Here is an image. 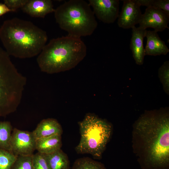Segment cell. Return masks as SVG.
<instances>
[{"instance_id":"ffe728a7","label":"cell","mask_w":169,"mask_h":169,"mask_svg":"<svg viewBox=\"0 0 169 169\" xmlns=\"http://www.w3.org/2000/svg\"><path fill=\"white\" fill-rule=\"evenodd\" d=\"M138 1L141 6L159 9L169 14V0H138Z\"/></svg>"},{"instance_id":"2e32d148","label":"cell","mask_w":169,"mask_h":169,"mask_svg":"<svg viewBox=\"0 0 169 169\" xmlns=\"http://www.w3.org/2000/svg\"><path fill=\"white\" fill-rule=\"evenodd\" d=\"M44 155L49 169H70L68 156L61 149L52 154Z\"/></svg>"},{"instance_id":"44dd1931","label":"cell","mask_w":169,"mask_h":169,"mask_svg":"<svg viewBox=\"0 0 169 169\" xmlns=\"http://www.w3.org/2000/svg\"><path fill=\"white\" fill-rule=\"evenodd\" d=\"M32 155L18 156L11 169H34Z\"/></svg>"},{"instance_id":"7a4b0ae2","label":"cell","mask_w":169,"mask_h":169,"mask_svg":"<svg viewBox=\"0 0 169 169\" xmlns=\"http://www.w3.org/2000/svg\"><path fill=\"white\" fill-rule=\"evenodd\" d=\"M136 129L146 145L144 161L147 169H166L169 164V119L167 115H145L136 123Z\"/></svg>"},{"instance_id":"52a82bcc","label":"cell","mask_w":169,"mask_h":169,"mask_svg":"<svg viewBox=\"0 0 169 169\" xmlns=\"http://www.w3.org/2000/svg\"><path fill=\"white\" fill-rule=\"evenodd\" d=\"M36 139L32 132L13 129L10 141V151L17 156H31L36 150Z\"/></svg>"},{"instance_id":"603a6c76","label":"cell","mask_w":169,"mask_h":169,"mask_svg":"<svg viewBox=\"0 0 169 169\" xmlns=\"http://www.w3.org/2000/svg\"><path fill=\"white\" fill-rule=\"evenodd\" d=\"M169 72V61H166L159 69V73L160 76H162L163 84L166 89L168 87Z\"/></svg>"},{"instance_id":"ac0fdd59","label":"cell","mask_w":169,"mask_h":169,"mask_svg":"<svg viewBox=\"0 0 169 169\" xmlns=\"http://www.w3.org/2000/svg\"><path fill=\"white\" fill-rule=\"evenodd\" d=\"M72 169H106L100 162L88 157L79 158L74 162Z\"/></svg>"},{"instance_id":"e0dca14e","label":"cell","mask_w":169,"mask_h":169,"mask_svg":"<svg viewBox=\"0 0 169 169\" xmlns=\"http://www.w3.org/2000/svg\"><path fill=\"white\" fill-rule=\"evenodd\" d=\"M13 129L8 121H0V149L10 151V141Z\"/></svg>"},{"instance_id":"d4e9b609","label":"cell","mask_w":169,"mask_h":169,"mask_svg":"<svg viewBox=\"0 0 169 169\" xmlns=\"http://www.w3.org/2000/svg\"><path fill=\"white\" fill-rule=\"evenodd\" d=\"M17 11L8 8L4 3H0V16L10 12H15Z\"/></svg>"},{"instance_id":"7402d4cb","label":"cell","mask_w":169,"mask_h":169,"mask_svg":"<svg viewBox=\"0 0 169 169\" xmlns=\"http://www.w3.org/2000/svg\"><path fill=\"white\" fill-rule=\"evenodd\" d=\"M34 169H49L44 154L39 152L32 155Z\"/></svg>"},{"instance_id":"7c38bea8","label":"cell","mask_w":169,"mask_h":169,"mask_svg":"<svg viewBox=\"0 0 169 169\" xmlns=\"http://www.w3.org/2000/svg\"><path fill=\"white\" fill-rule=\"evenodd\" d=\"M51 0H28L21 9L31 17L44 18L47 14L54 12Z\"/></svg>"},{"instance_id":"3957f363","label":"cell","mask_w":169,"mask_h":169,"mask_svg":"<svg viewBox=\"0 0 169 169\" xmlns=\"http://www.w3.org/2000/svg\"><path fill=\"white\" fill-rule=\"evenodd\" d=\"M87 47L80 38L68 35L51 39L38 55L41 71L49 74L70 70L85 57Z\"/></svg>"},{"instance_id":"30bf717a","label":"cell","mask_w":169,"mask_h":169,"mask_svg":"<svg viewBox=\"0 0 169 169\" xmlns=\"http://www.w3.org/2000/svg\"><path fill=\"white\" fill-rule=\"evenodd\" d=\"M121 12L118 17L117 24L123 29L132 28L139 24L142 14L137 0H123Z\"/></svg>"},{"instance_id":"6da1fadb","label":"cell","mask_w":169,"mask_h":169,"mask_svg":"<svg viewBox=\"0 0 169 169\" xmlns=\"http://www.w3.org/2000/svg\"><path fill=\"white\" fill-rule=\"evenodd\" d=\"M0 39L10 56L25 59L40 53L48 36L32 22L14 18L5 21L0 27Z\"/></svg>"},{"instance_id":"ba28073f","label":"cell","mask_w":169,"mask_h":169,"mask_svg":"<svg viewBox=\"0 0 169 169\" xmlns=\"http://www.w3.org/2000/svg\"><path fill=\"white\" fill-rule=\"evenodd\" d=\"M97 18L102 22L108 24L113 23L119 15V0H89Z\"/></svg>"},{"instance_id":"d6986e66","label":"cell","mask_w":169,"mask_h":169,"mask_svg":"<svg viewBox=\"0 0 169 169\" xmlns=\"http://www.w3.org/2000/svg\"><path fill=\"white\" fill-rule=\"evenodd\" d=\"M18 156L10 151L0 149V169H11Z\"/></svg>"},{"instance_id":"cb8c5ba5","label":"cell","mask_w":169,"mask_h":169,"mask_svg":"<svg viewBox=\"0 0 169 169\" xmlns=\"http://www.w3.org/2000/svg\"><path fill=\"white\" fill-rule=\"evenodd\" d=\"M28 0H4V3L10 9L17 11L19 8H22L27 3Z\"/></svg>"},{"instance_id":"4fadbf2b","label":"cell","mask_w":169,"mask_h":169,"mask_svg":"<svg viewBox=\"0 0 169 169\" xmlns=\"http://www.w3.org/2000/svg\"><path fill=\"white\" fill-rule=\"evenodd\" d=\"M145 37L147 39L144 48L145 55H165L169 52V49L165 42L160 38L157 32L154 30H146Z\"/></svg>"},{"instance_id":"277c9868","label":"cell","mask_w":169,"mask_h":169,"mask_svg":"<svg viewBox=\"0 0 169 169\" xmlns=\"http://www.w3.org/2000/svg\"><path fill=\"white\" fill-rule=\"evenodd\" d=\"M57 23L68 35L80 38L91 35L98 23L89 3L84 0L65 2L55 9Z\"/></svg>"},{"instance_id":"9a60e30c","label":"cell","mask_w":169,"mask_h":169,"mask_svg":"<svg viewBox=\"0 0 169 169\" xmlns=\"http://www.w3.org/2000/svg\"><path fill=\"white\" fill-rule=\"evenodd\" d=\"M61 136L54 135L36 139V150L44 155L52 154L61 149Z\"/></svg>"},{"instance_id":"8fae6325","label":"cell","mask_w":169,"mask_h":169,"mask_svg":"<svg viewBox=\"0 0 169 169\" xmlns=\"http://www.w3.org/2000/svg\"><path fill=\"white\" fill-rule=\"evenodd\" d=\"M132 33L130 48L136 64L141 65L143 64L145 55L143 46V40L145 37L146 29L140 27H134L132 28Z\"/></svg>"},{"instance_id":"5bb4252c","label":"cell","mask_w":169,"mask_h":169,"mask_svg":"<svg viewBox=\"0 0 169 169\" xmlns=\"http://www.w3.org/2000/svg\"><path fill=\"white\" fill-rule=\"evenodd\" d=\"M63 132L61 125L56 119L53 118L42 120L32 131L36 139L54 135L61 136Z\"/></svg>"},{"instance_id":"9c48e42d","label":"cell","mask_w":169,"mask_h":169,"mask_svg":"<svg viewBox=\"0 0 169 169\" xmlns=\"http://www.w3.org/2000/svg\"><path fill=\"white\" fill-rule=\"evenodd\" d=\"M169 22V14L161 9L149 7L142 14L139 24L142 28H152L157 32L168 28Z\"/></svg>"},{"instance_id":"8992f818","label":"cell","mask_w":169,"mask_h":169,"mask_svg":"<svg viewBox=\"0 0 169 169\" xmlns=\"http://www.w3.org/2000/svg\"><path fill=\"white\" fill-rule=\"evenodd\" d=\"M80 139L75 148L79 154H88L94 159L101 158L110 138L111 125L94 114L89 113L78 122Z\"/></svg>"},{"instance_id":"5b68a950","label":"cell","mask_w":169,"mask_h":169,"mask_svg":"<svg viewBox=\"0 0 169 169\" xmlns=\"http://www.w3.org/2000/svg\"><path fill=\"white\" fill-rule=\"evenodd\" d=\"M10 56L0 47V117L15 111L20 105L26 84Z\"/></svg>"}]
</instances>
